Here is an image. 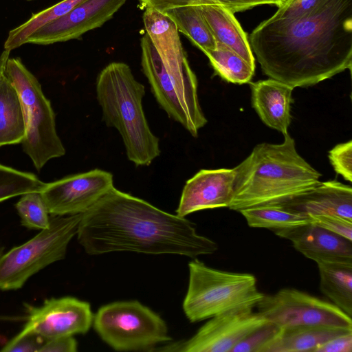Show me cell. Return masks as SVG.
Here are the masks:
<instances>
[{"mask_svg":"<svg viewBox=\"0 0 352 352\" xmlns=\"http://www.w3.org/2000/svg\"><path fill=\"white\" fill-rule=\"evenodd\" d=\"M145 7L152 8L162 13L177 7L186 6L220 5L234 14L254 7L269 4L266 0H141Z\"/></svg>","mask_w":352,"mask_h":352,"instance_id":"30","label":"cell"},{"mask_svg":"<svg viewBox=\"0 0 352 352\" xmlns=\"http://www.w3.org/2000/svg\"><path fill=\"white\" fill-rule=\"evenodd\" d=\"M320 289L333 304L352 316V263H317Z\"/></svg>","mask_w":352,"mask_h":352,"instance_id":"23","label":"cell"},{"mask_svg":"<svg viewBox=\"0 0 352 352\" xmlns=\"http://www.w3.org/2000/svg\"><path fill=\"white\" fill-rule=\"evenodd\" d=\"M144 95V86L124 63L112 62L98 75L96 98L103 120L118 131L129 160L136 166H148L160 154L159 139L143 110Z\"/></svg>","mask_w":352,"mask_h":352,"instance_id":"4","label":"cell"},{"mask_svg":"<svg viewBox=\"0 0 352 352\" xmlns=\"http://www.w3.org/2000/svg\"><path fill=\"white\" fill-rule=\"evenodd\" d=\"M230 210L281 205L320 182L321 174L301 157L289 133L281 144L261 143L238 166Z\"/></svg>","mask_w":352,"mask_h":352,"instance_id":"3","label":"cell"},{"mask_svg":"<svg viewBox=\"0 0 352 352\" xmlns=\"http://www.w3.org/2000/svg\"><path fill=\"white\" fill-rule=\"evenodd\" d=\"M201 8L216 42L228 47L255 68L248 38L234 14L220 5H204Z\"/></svg>","mask_w":352,"mask_h":352,"instance_id":"21","label":"cell"},{"mask_svg":"<svg viewBox=\"0 0 352 352\" xmlns=\"http://www.w3.org/2000/svg\"><path fill=\"white\" fill-rule=\"evenodd\" d=\"M113 175L101 169L46 183L41 194L52 217L82 214L113 188Z\"/></svg>","mask_w":352,"mask_h":352,"instance_id":"13","label":"cell"},{"mask_svg":"<svg viewBox=\"0 0 352 352\" xmlns=\"http://www.w3.org/2000/svg\"><path fill=\"white\" fill-rule=\"evenodd\" d=\"M236 172L233 168L201 169L184 186L176 214L228 207L233 197Z\"/></svg>","mask_w":352,"mask_h":352,"instance_id":"15","label":"cell"},{"mask_svg":"<svg viewBox=\"0 0 352 352\" xmlns=\"http://www.w3.org/2000/svg\"><path fill=\"white\" fill-rule=\"evenodd\" d=\"M126 0H84L69 12L46 23L25 43L49 45L80 38L111 19Z\"/></svg>","mask_w":352,"mask_h":352,"instance_id":"14","label":"cell"},{"mask_svg":"<svg viewBox=\"0 0 352 352\" xmlns=\"http://www.w3.org/2000/svg\"><path fill=\"white\" fill-rule=\"evenodd\" d=\"M164 14L173 20L179 32L204 54L216 48V40L202 14L201 6L174 8Z\"/></svg>","mask_w":352,"mask_h":352,"instance_id":"24","label":"cell"},{"mask_svg":"<svg viewBox=\"0 0 352 352\" xmlns=\"http://www.w3.org/2000/svg\"><path fill=\"white\" fill-rule=\"evenodd\" d=\"M352 332L335 337L320 345L314 352H351Z\"/></svg>","mask_w":352,"mask_h":352,"instance_id":"36","label":"cell"},{"mask_svg":"<svg viewBox=\"0 0 352 352\" xmlns=\"http://www.w3.org/2000/svg\"><path fill=\"white\" fill-rule=\"evenodd\" d=\"M9 53L4 50L0 58V146L21 143L25 134L19 95L5 74Z\"/></svg>","mask_w":352,"mask_h":352,"instance_id":"20","label":"cell"},{"mask_svg":"<svg viewBox=\"0 0 352 352\" xmlns=\"http://www.w3.org/2000/svg\"><path fill=\"white\" fill-rule=\"evenodd\" d=\"M251 228H267L274 232L311 223L309 215L288 210L280 206H261L239 211Z\"/></svg>","mask_w":352,"mask_h":352,"instance_id":"25","label":"cell"},{"mask_svg":"<svg viewBox=\"0 0 352 352\" xmlns=\"http://www.w3.org/2000/svg\"><path fill=\"white\" fill-rule=\"evenodd\" d=\"M26 323L21 333H33L45 340L85 334L94 319L90 304L74 297L46 299L36 307L24 304Z\"/></svg>","mask_w":352,"mask_h":352,"instance_id":"12","label":"cell"},{"mask_svg":"<svg viewBox=\"0 0 352 352\" xmlns=\"http://www.w3.org/2000/svg\"><path fill=\"white\" fill-rule=\"evenodd\" d=\"M93 324L100 338L119 351H152L157 344L172 340L165 321L137 300L101 307Z\"/></svg>","mask_w":352,"mask_h":352,"instance_id":"9","label":"cell"},{"mask_svg":"<svg viewBox=\"0 0 352 352\" xmlns=\"http://www.w3.org/2000/svg\"><path fill=\"white\" fill-rule=\"evenodd\" d=\"M5 74L15 87L23 107L25 127L21 142L23 149L39 171L49 160L65 154L56 132L54 111L38 80L20 59L8 58Z\"/></svg>","mask_w":352,"mask_h":352,"instance_id":"6","label":"cell"},{"mask_svg":"<svg viewBox=\"0 0 352 352\" xmlns=\"http://www.w3.org/2000/svg\"><path fill=\"white\" fill-rule=\"evenodd\" d=\"M84 0H63L59 3L36 14H32L29 20L9 32L4 43L6 51L11 50L25 44L27 38L43 25L69 12Z\"/></svg>","mask_w":352,"mask_h":352,"instance_id":"27","label":"cell"},{"mask_svg":"<svg viewBox=\"0 0 352 352\" xmlns=\"http://www.w3.org/2000/svg\"><path fill=\"white\" fill-rule=\"evenodd\" d=\"M349 332H352V329L327 327L280 329L261 352H314L328 340Z\"/></svg>","mask_w":352,"mask_h":352,"instance_id":"22","label":"cell"},{"mask_svg":"<svg viewBox=\"0 0 352 352\" xmlns=\"http://www.w3.org/2000/svg\"><path fill=\"white\" fill-rule=\"evenodd\" d=\"M252 105L262 122L283 135L288 133L294 88L269 78L250 83Z\"/></svg>","mask_w":352,"mask_h":352,"instance_id":"18","label":"cell"},{"mask_svg":"<svg viewBox=\"0 0 352 352\" xmlns=\"http://www.w3.org/2000/svg\"><path fill=\"white\" fill-rule=\"evenodd\" d=\"M82 214L55 216L49 226L0 258V289L21 288L33 275L65 258L67 246L76 235Z\"/></svg>","mask_w":352,"mask_h":352,"instance_id":"8","label":"cell"},{"mask_svg":"<svg viewBox=\"0 0 352 352\" xmlns=\"http://www.w3.org/2000/svg\"><path fill=\"white\" fill-rule=\"evenodd\" d=\"M144 10L142 19L146 33L153 43L163 65L178 69L190 68L179 31L173 20L152 8Z\"/></svg>","mask_w":352,"mask_h":352,"instance_id":"19","label":"cell"},{"mask_svg":"<svg viewBox=\"0 0 352 352\" xmlns=\"http://www.w3.org/2000/svg\"><path fill=\"white\" fill-rule=\"evenodd\" d=\"M327 0H292L278 8L268 19L272 21L287 22L300 19L318 8Z\"/></svg>","mask_w":352,"mask_h":352,"instance_id":"32","label":"cell"},{"mask_svg":"<svg viewBox=\"0 0 352 352\" xmlns=\"http://www.w3.org/2000/svg\"><path fill=\"white\" fill-rule=\"evenodd\" d=\"M329 159L334 170L352 182V141L338 144L329 151Z\"/></svg>","mask_w":352,"mask_h":352,"instance_id":"33","label":"cell"},{"mask_svg":"<svg viewBox=\"0 0 352 352\" xmlns=\"http://www.w3.org/2000/svg\"><path fill=\"white\" fill-rule=\"evenodd\" d=\"M278 4V8L282 7L288 3H289L292 0H276Z\"/></svg>","mask_w":352,"mask_h":352,"instance_id":"38","label":"cell"},{"mask_svg":"<svg viewBox=\"0 0 352 352\" xmlns=\"http://www.w3.org/2000/svg\"><path fill=\"white\" fill-rule=\"evenodd\" d=\"M256 307L257 312L280 329L327 327L352 329L351 317L336 305L295 289L285 288L274 294H265Z\"/></svg>","mask_w":352,"mask_h":352,"instance_id":"10","label":"cell"},{"mask_svg":"<svg viewBox=\"0 0 352 352\" xmlns=\"http://www.w3.org/2000/svg\"><path fill=\"white\" fill-rule=\"evenodd\" d=\"M263 72L293 87L312 86L352 66V0H327L294 21L261 22L249 35Z\"/></svg>","mask_w":352,"mask_h":352,"instance_id":"1","label":"cell"},{"mask_svg":"<svg viewBox=\"0 0 352 352\" xmlns=\"http://www.w3.org/2000/svg\"><path fill=\"white\" fill-rule=\"evenodd\" d=\"M45 184L32 173L0 164V202L28 192H41Z\"/></svg>","mask_w":352,"mask_h":352,"instance_id":"28","label":"cell"},{"mask_svg":"<svg viewBox=\"0 0 352 352\" xmlns=\"http://www.w3.org/2000/svg\"><path fill=\"white\" fill-rule=\"evenodd\" d=\"M274 233L291 241L297 251L316 263H352V241L311 222Z\"/></svg>","mask_w":352,"mask_h":352,"instance_id":"16","label":"cell"},{"mask_svg":"<svg viewBox=\"0 0 352 352\" xmlns=\"http://www.w3.org/2000/svg\"><path fill=\"white\" fill-rule=\"evenodd\" d=\"M3 250H4V248L2 246H0V258L2 256V255L4 254Z\"/></svg>","mask_w":352,"mask_h":352,"instance_id":"40","label":"cell"},{"mask_svg":"<svg viewBox=\"0 0 352 352\" xmlns=\"http://www.w3.org/2000/svg\"><path fill=\"white\" fill-rule=\"evenodd\" d=\"M267 322L253 308L234 309L211 318L190 339L152 351L231 352L236 344Z\"/></svg>","mask_w":352,"mask_h":352,"instance_id":"11","label":"cell"},{"mask_svg":"<svg viewBox=\"0 0 352 352\" xmlns=\"http://www.w3.org/2000/svg\"><path fill=\"white\" fill-rule=\"evenodd\" d=\"M309 216L311 223L352 241V220L336 214Z\"/></svg>","mask_w":352,"mask_h":352,"instance_id":"34","label":"cell"},{"mask_svg":"<svg viewBox=\"0 0 352 352\" xmlns=\"http://www.w3.org/2000/svg\"><path fill=\"white\" fill-rule=\"evenodd\" d=\"M76 235L90 255L127 251L195 258L218 249L185 217L115 187L82 214Z\"/></svg>","mask_w":352,"mask_h":352,"instance_id":"2","label":"cell"},{"mask_svg":"<svg viewBox=\"0 0 352 352\" xmlns=\"http://www.w3.org/2000/svg\"><path fill=\"white\" fill-rule=\"evenodd\" d=\"M15 207L23 227L41 230L49 226L50 214L40 192L22 195Z\"/></svg>","mask_w":352,"mask_h":352,"instance_id":"29","label":"cell"},{"mask_svg":"<svg viewBox=\"0 0 352 352\" xmlns=\"http://www.w3.org/2000/svg\"><path fill=\"white\" fill-rule=\"evenodd\" d=\"M269 4H273L276 6H278V2L276 0H266Z\"/></svg>","mask_w":352,"mask_h":352,"instance_id":"39","label":"cell"},{"mask_svg":"<svg viewBox=\"0 0 352 352\" xmlns=\"http://www.w3.org/2000/svg\"><path fill=\"white\" fill-rule=\"evenodd\" d=\"M215 74L224 80L234 84L250 82L255 68L228 47L217 43L215 49L205 54Z\"/></svg>","mask_w":352,"mask_h":352,"instance_id":"26","label":"cell"},{"mask_svg":"<svg viewBox=\"0 0 352 352\" xmlns=\"http://www.w3.org/2000/svg\"><path fill=\"white\" fill-rule=\"evenodd\" d=\"M280 330V328L277 325L267 321L236 344L231 352H261Z\"/></svg>","mask_w":352,"mask_h":352,"instance_id":"31","label":"cell"},{"mask_svg":"<svg viewBox=\"0 0 352 352\" xmlns=\"http://www.w3.org/2000/svg\"><path fill=\"white\" fill-rule=\"evenodd\" d=\"M280 206L307 215L336 214L352 220V188L337 180L320 182Z\"/></svg>","mask_w":352,"mask_h":352,"instance_id":"17","label":"cell"},{"mask_svg":"<svg viewBox=\"0 0 352 352\" xmlns=\"http://www.w3.org/2000/svg\"><path fill=\"white\" fill-rule=\"evenodd\" d=\"M77 347L73 336L60 337L45 340L39 352H76Z\"/></svg>","mask_w":352,"mask_h":352,"instance_id":"37","label":"cell"},{"mask_svg":"<svg viewBox=\"0 0 352 352\" xmlns=\"http://www.w3.org/2000/svg\"><path fill=\"white\" fill-rule=\"evenodd\" d=\"M28 1H30V0H28Z\"/></svg>","mask_w":352,"mask_h":352,"instance_id":"42","label":"cell"},{"mask_svg":"<svg viewBox=\"0 0 352 352\" xmlns=\"http://www.w3.org/2000/svg\"><path fill=\"white\" fill-rule=\"evenodd\" d=\"M188 287L183 310L191 322H199L239 308H254L264 294L251 274L214 269L195 259L189 262Z\"/></svg>","mask_w":352,"mask_h":352,"instance_id":"5","label":"cell"},{"mask_svg":"<svg viewBox=\"0 0 352 352\" xmlns=\"http://www.w3.org/2000/svg\"><path fill=\"white\" fill-rule=\"evenodd\" d=\"M140 47L142 72L157 102L170 118L197 137L207 120L199 104L195 74L192 69L165 67L146 33L141 38Z\"/></svg>","mask_w":352,"mask_h":352,"instance_id":"7","label":"cell"},{"mask_svg":"<svg viewBox=\"0 0 352 352\" xmlns=\"http://www.w3.org/2000/svg\"><path fill=\"white\" fill-rule=\"evenodd\" d=\"M1 318H3V319H6V318H7V317H1V316H0V320H1Z\"/></svg>","mask_w":352,"mask_h":352,"instance_id":"41","label":"cell"},{"mask_svg":"<svg viewBox=\"0 0 352 352\" xmlns=\"http://www.w3.org/2000/svg\"><path fill=\"white\" fill-rule=\"evenodd\" d=\"M46 340L33 333L19 332L0 350L3 352H39Z\"/></svg>","mask_w":352,"mask_h":352,"instance_id":"35","label":"cell"}]
</instances>
